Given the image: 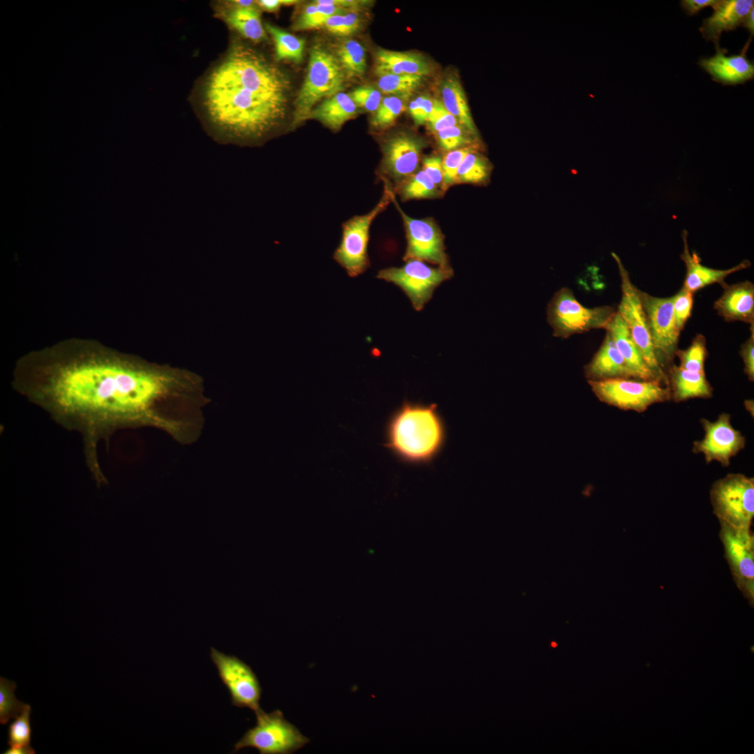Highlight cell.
<instances>
[{"mask_svg": "<svg viewBox=\"0 0 754 754\" xmlns=\"http://www.w3.org/2000/svg\"><path fill=\"white\" fill-rule=\"evenodd\" d=\"M345 75L337 58L320 45L313 47L307 73L295 101L292 126L306 120L321 99L341 92Z\"/></svg>", "mask_w": 754, "mask_h": 754, "instance_id": "277c9868", "label": "cell"}, {"mask_svg": "<svg viewBox=\"0 0 754 754\" xmlns=\"http://www.w3.org/2000/svg\"><path fill=\"white\" fill-rule=\"evenodd\" d=\"M231 6L221 13L226 22L244 38L254 42L265 38L266 34L263 25L260 10L253 6H242L233 1Z\"/></svg>", "mask_w": 754, "mask_h": 754, "instance_id": "4316f807", "label": "cell"}, {"mask_svg": "<svg viewBox=\"0 0 754 754\" xmlns=\"http://www.w3.org/2000/svg\"><path fill=\"white\" fill-rule=\"evenodd\" d=\"M440 147L445 151H452L475 143L474 137L462 126L457 125L437 133Z\"/></svg>", "mask_w": 754, "mask_h": 754, "instance_id": "f35d334b", "label": "cell"}, {"mask_svg": "<svg viewBox=\"0 0 754 754\" xmlns=\"http://www.w3.org/2000/svg\"><path fill=\"white\" fill-rule=\"evenodd\" d=\"M740 355L744 364V372L751 381L754 380V324L751 325V335L742 344Z\"/></svg>", "mask_w": 754, "mask_h": 754, "instance_id": "f6af8a7d", "label": "cell"}, {"mask_svg": "<svg viewBox=\"0 0 754 754\" xmlns=\"http://www.w3.org/2000/svg\"><path fill=\"white\" fill-rule=\"evenodd\" d=\"M641 298L655 353L663 369L672 361L678 349L680 331L674 322V295L658 297L641 290Z\"/></svg>", "mask_w": 754, "mask_h": 754, "instance_id": "5bb4252c", "label": "cell"}, {"mask_svg": "<svg viewBox=\"0 0 754 754\" xmlns=\"http://www.w3.org/2000/svg\"><path fill=\"white\" fill-rule=\"evenodd\" d=\"M753 6V0H718L712 7V15L704 19L700 32L706 40L713 42L716 49L719 50L722 33L742 25Z\"/></svg>", "mask_w": 754, "mask_h": 754, "instance_id": "d6986e66", "label": "cell"}, {"mask_svg": "<svg viewBox=\"0 0 754 754\" xmlns=\"http://www.w3.org/2000/svg\"><path fill=\"white\" fill-rule=\"evenodd\" d=\"M350 96L357 106L371 112L377 110L383 100L380 91L370 86L359 87Z\"/></svg>", "mask_w": 754, "mask_h": 754, "instance_id": "7bdbcfd3", "label": "cell"}, {"mask_svg": "<svg viewBox=\"0 0 754 754\" xmlns=\"http://www.w3.org/2000/svg\"><path fill=\"white\" fill-rule=\"evenodd\" d=\"M723 293L714 302L718 314L727 322L754 324V285L749 281L722 286Z\"/></svg>", "mask_w": 754, "mask_h": 754, "instance_id": "44dd1931", "label": "cell"}, {"mask_svg": "<svg viewBox=\"0 0 754 754\" xmlns=\"http://www.w3.org/2000/svg\"><path fill=\"white\" fill-rule=\"evenodd\" d=\"M440 89L442 103L445 109L457 119L461 126L474 137H477L478 132L459 81L454 77H448L443 80Z\"/></svg>", "mask_w": 754, "mask_h": 754, "instance_id": "83f0119b", "label": "cell"}, {"mask_svg": "<svg viewBox=\"0 0 754 754\" xmlns=\"http://www.w3.org/2000/svg\"><path fill=\"white\" fill-rule=\"evenodd\" d=\"M401 193L404 199H419L435 197L438 191L431 179L420 170L404 185Z\"/></svg>", "mask_w": 754, "mask_h": 754, "instance_id": "8d00e7d4", "label": "cell"}, {"mask_svg": "<svg viewBox=\"0 0 754 754\" xmlns=\"http://www.w3.org/2000/svg\"><path fill=\"white\" fill-rule=\"evenodd\" d=\"M35 751L29 746H10L3 752V754H34Z\"/></svg>", "mask_w": 754, "mask_h": 754, "instance_id": "816d5d0a", "label": "cell"}, {"mask_svg": "<svg viewBox=\"0 0 754 754\" xmlns=\"http://www.w3.org/2000/svg\"><path fill=\"white\" fill-rule=\"evenodd\" d=\"M675 355L679 360L681 368L690 371L705 374L704 369L707 350L706 339L702 334H697L686 349H677Z\"/></svg>", "mask_w": 754, "mask_h": 754, "instance_id": "836d02e7", "label": "cell"}, {"mask_svg": "<svg viewBox=\"0 0 754 754\" xmlns=\"http://www.w3.org/2000/svg\"><path fill=\"white\" fill-rule=\"evenodd\" d=\"M552 646H553V647H556V642H552Z\"/></svg>", "mask_w": 754, "mask_h": 754, "instance_id": "db71d44e", "label": "cell"}, {"mask_svg": "<svg viewBox=\"0 0 754 754\" xmlns=\"http://www.w3.org/2000/svg\"><path fill=\"white\" fill-rule=\"evenodd\" d=\"M423 76L408 74H387L379 76L378 87L385 94L407 97L422 84Z\"/></svg>", "mask_w": 754, "mask_h": 754, "instance_id": "1f68e13d", "label": "cell"}, {"mask_svg": "<svg viewBox=\"0 0 754 754\" xmlns=\"http://www.w3.org/2000/svg\"><path fill=\"white\" fill-rule=\"evenodd\" d=\"M605 330L611 334L616 348L635 378L665 381L646 364L627 325L617 311Z\"/></svg>", "mask_w": 754, "mask_h": 754, "instance_id": "7402d4cb", "label": "cell"}, {"mask_svg": "<svg viewBox=\"0 0 754 754\" xmlns=\"http://www.w3.org/2000/svg\"><path fill=\"white\" fill-rule=\"evenodd\" d=\"M295 3L296 1L292 0H260L256 1L260 8L268 12H274L283 5H290Z\"/></svg>", "mask_w": 754, "mask_h": 754, "instance_id": "f907efd6", "label": "cell"}, {"mask_svg": "<svg viewBox=\"0 0 754 754\" xmlns=\"http://www.w3.org/2000/svg\"><path fill=\"white\" fill-rule=\"evenodd\" d=\"M719 537L734 583L753 604L754 599V536L751 529H739L719 521Z\"/></svg>", "mask_w": 754, "mask_h": 754, "instance_id": "4fadbf2b", "label": "cell"}, {"mask_svg": "<svg viewBox=\"0 0 754 754\" xmlns=\"http://www.w3.org/2000/svg\"><path fill=\"white\" fill-rule=\"evenodd\" d=\"M256 724L249 729L235 744L233 752L253 748L260 754H290L309 742L279 709L265 713L262 709L255 712Z\"/></svg>", "mask_w": 754, "mask_h": 754, "instance_id": "8992f818", "label": "cell"}, {"mask_svg": "<svg viewBox=\"0 0 754 754\" xmlns=\"http://www.w3.org/2000/svg\"><path fill=\"white\" fill-rule=\"evenodd\" d=\"M404 109V103L399 97H385L371 119V126L376 129H385L391 126Z\"/></svg>", "mask_w": 754, "mask_h": 754, "instance_id": "d590c367", "label": "cell"}, {"mask_svg": "<svg viewBox=\"0 0 754 754\" xmlns=\"http://www.w3.org/2000/svg\"><path fill=\"white\" fill-rule=\"evenodd\" d=\"M337 59L346 75L350 78L361 77L367 68L366 52L357 40L348 39L337 47Z\"/></svg>", "mask_w": 754, "mask_h": 754, "instance_id": "f546056e", "label": "cell"}, {"mask_svg": "<svg viewBox=\"0 0 754 754\" xmlns=\"http://www.w3.org/2000/svg\"><path fill=\"white\" fill-rule=\"evenodd\" d=\"M681 238L683 249L680 258L686 269L683 288L693 293L714 283H718L723 286L726 283L725 279L727 276L748 268L751 265L748 260H744L734 267L727 269H717L706 267L701 263V259L696 252H690L686 230L682 231Z\"/></svg>", "mask_w": 754, "mask_h": 754, "instance_id": "ffe728a7", "label": "cell"}, {"mask_svg": "<svg viewBox=\"0 0 754 754\" xmlns=\"http://www.w3.org/2000/svg\"><path fill=\"white\" fill-rule=\"evenodd\" d=\"M710 500L718 521L750 530L754 517V478L730 473L711 486Z\"/></svg>", "mask_w": 754, "mask_h": 754, "instance_id": "52a82bcc", "label": "cell"}, {"mask_svg": "<svg viewBox=\"0 0 754 754\" xmlns=\"http://www.w3.org/2000/svg\"><path fill=\"white\" fill-rule=\"evenodd\" d=\"M265 28L273 38L278 61L300 63L303 59L305 42L279 27L266 24Z\"/></svg>", "mask_w": 754, "mask_h": 754, "instance_id": "f1b7e54d", "label": "cell"}, {"mask_svg": "<svg viewBox=\"0 0 754 754\" xmlns=\"http://www.w3.org/2000/svg\"><path fill=\"white\" fill-rule=\"evenodd\" d=\"M609 306L589 308L567 287L559 289L549 300L547 319L555 337L566 339L592 330L606 329L616 313Z\"/></svg>", "mask_w": 754, "mask_h": 754, "instance_id": "5b68a950", "label": "cell"}, {"mask_svg": "<svg viewBox=\"0 0 754 754\" xmlns=\"http://www.w3.org/2000/svg\"><path fill=\"white\" fill-rule=\"evenodd\" d=\"M31 707L27 704L23 711L15 718L8 726V741L10 746H29L31 739L30 725Z\"/></svg>", "mask_w": 754, "mask_h": 754, "instance_id": "74e56055", "label": "cell"}, {"mask_svg": "<svg viewBox=\"0 0 754 754\" xmlns=\"http://www.w3.org/2000/svg\"><path fill=\"white\" fill-rule=\"evenodd\" d=\"M427 123L431 131L436 133L459 124L457 119L437 99H433V108Z\"/></svg>", "mask_w": 754, "mask_h": 754, "instance_id": "b9f144b4", "label": "cell"}, {"mask_svg": "<svg viewBox=\"0 0 754 754\" xmlns=\"http://www.w3.org/2000/svg\"><path fill=\"white\" fill-rule=\"evenodd\" d=\"M347 12L348 10L334 5L313 3L306 6L294 28L296 30H307L323 27L328 17Z\"/></svg>", "mask_w": 754, "mask_h": 754, "instance_id": "d6a6232c", "label": "cell"}, {"mask_svg": "<svg viewBox=\"0 0 754 754\" xmlns=\"http://www.w3.org/2000/svg\"><path fill=\"white\" fill-rule=\"evenodd\" d=\"M660 380L616 378L603 380H589L592 392L603 403L625 411L638 413L650 406L671 398L669 386Z\"/></svg>", "mask_w": 754, "mask_h": 754, "instance_id": "ba28073f", "label": "cell"}, {"mask_svg": "<svg viewBox=\"0 0 754 754\" xmlns=\"http://www.w3.org/2000/svg\"><path fill=\"white\" fill-rule=\"evenodd\" d=\"M13 389L59 425L79 434L86 464L107 483L98 447L117 430L152 427L183 444L204 424L201 380L92 339L72 338L30 351L16 362Z\"/></svg>", "mask_w": 754, "mask_h": 754, "instance_id": "6da1fadb", "label": "cell"}, {"mask_svg": "<svg viewBox=\"0 0 754 754\" xmlns=\"http://www.w3.org/2000/svg\"><path fill=\"white\" fill-rule=\"evenodd\" d=\"M611 254L617 265L621 279V298L616 311L627 325L646 364L667 382V377L658 361L653 346L641 290L631 281L629 272L619 256L614 252Z\"/></svg>", "mask_w": 754, "mask_h": 754, "instance_id": "30bf717a", "label": "cell"}, {"mask_svg": "<svg viewBox=\"0 0 754 754\" xmlns=\"http://www.w3.org/2000/svg\"><path fill=\"white\" fill-rule=\"evenodd\" d=\"M693 293L684 288L674 295L673 310L675 325L681 332L691 316Z\"/></svg>", "mask_w": 754, "mask_h": 754, "instance_id": "60d3db41", "label": "cell"}, {"mask_svg": "<svg viewBox=\"0 0 754 754\" xmlns=\"http://www.w3.org/2000/svg\"><path fill=\"white\" fill-rule=\"evenodd\" d=\"M433 108V99L427 95H421L413 100L408 107V111L417 125L427 122Z\"/></svg>", "mask_w": 754, "mask_h": 754, "instance_id": "ee69618b", "label": "cell"}, {"mask_svg": "<svg viewBox=\"0 0 754 754\" xmlns=\"http://www.w3.org/2000/svg\"><path fill=\"white\" fill-rule=\"evenodd\" d=\"M393 192L385 182L384 192L369 212L353 216L342 224V237L334 253V259L350 277L362 274L369 266L367 246L372 221L392 200Z\"/></svg>", "mask_w": 754, "mask_h": 754, "instance_id": "9c48e42d", "label": "cell"}, {"mask_svg": "<svg viewBox=\"0 0 754 754\" xmlns=\"http://www.w3.org/2000/svg\"><path fill=\"white\" fill-rule=\"evenodd\" d=\"M375 71L378 76L387 74L428 75L431 66L421 54L380 49L375 57Z\"/></svg>", "mask_w": 754, "mask_h": 754, "instance_id": "cb8c5ba5", "label": "cell"}, {"mask_svg": "<svg viewBox=\"0 0 754 754\" xmlns=\"http://www.w3.org/2000/svg\"><path fill=\"white\" fill-rule=\"evenodd\" d=\"M704 431L702 440L693 443V452L704 454L707 464L716 461L723 466L730 464V459L746 445V438L730 422V415L722 413L717 420H700Z\"/></svg>", "mask_w": 754, "mask_h": 754, "instance_id": "9a60e30c", "label": "cell"}, {"mask_svg": "<svg viewBox=\"0 0 754 754\" xmlns=\"http://www.w3.org/2000/svg\"><path fill=\"white\" fill-rule=\"evenodd\" d=\"M323 27L327 31L334 35L343 36V14L334 15L328 17Z\"/></svg>", "mask_w": 754, "mask_h": 754, "instance_id": "681fc988", "label": "cell"}, {"mask_svg": "<svg viewBox=\"0 0 754 754\" xmlns=\"http://www.w3.org/2000/svg\"><path fill=\"white\" fill-rule=\"evenodd\" d=\"M290 82L262 54L236 43L213 67L201 90L209 133L228 144L256 143L282 124Z\"/></svg>", "mask_w": 754, "mask_h": 754, "instance_id": "7a4b0ae2", "label": "cell"}, {"mask_svg": "<svg viewBox=\"0 0 754 754\" xmlns=\"http://www.w3.org/2000/svg\"><path fill=\"white\" fill-rule=\"evenodd\" d=\"M210 658L216 667L221 681L228 690L232 704L260 710L262 688L251 667L234 656L226 655L212 647Z\"/></svg>", "mask_w": 754, "mask_h": 754, "instance_id": "7c38bea8", "label": "cell"}, {"mask_svg": "<svg viewBox=\"0 0 754 754\" xmlns=\"http://www.w3.org/2000/svg\"><path fill=\"white\" fill-rule=\"evenodd\" d=\"M357 114V105L350 94L339 92L314 108L306 119H316L337 131Z\"/></svg>", "mask_w": 754, "mask_h": 754, "instance_id": "484cf974", "label": "cell"}, {"mask_svg": "<svg viewBox=\"0 0 754 754\" xmlns=\"http://www.w3.org/2000/svg\"><path fill=\"white\" fill-rule=\"evenodd\" d=\"M406 261L402 267L379 271L377 278L399 286L413 308L420 311L431 298L435 288L452 276V270L450 267H432L418 260Z\"/></svg>", "mask_w": 754, "mask_h": 754, "instance_id": "8fae6325", "label": "cell"}, {"mask_svg": "<svg viewBox=\"0 0 754 754\" xmlns=\"http://www.w3.org/2000/svg\"><path fill=\"white\" fill-rule=\"evenodd\" d=\"M491 168L488 159L476 149L473 150L466 156L460 164L456 182L485 184L489 178Z\"/></svg>", "mask_w": 754, "mask_h": 754, "instance_id": "4dcf8cb0", "label": "cell"}, {"mask_svg": "<svg viewBox=\"0 0 754 754\" xmlns=\"http://www.w3.org/2000/svg\"><path fill=\"white\" fill-rule=\"evenodd\" d=\"M584 372L588 381L616 378H635L607 330L600 347L585 365Z\"/></svg>", "mask_w": 754, "mask_h": 754, "instance_id": "603a6c76", "label": "cell"}, {"mask_svg": "<svg viewBox=\"0 0 754 754\" xmlns=\"http://www.w3.org/2000/svg\"><path fill=\"white\" fill-rule=\"evenodd\" d=\"M343 36H350L357 32L362 24L361 18L357 11L350 10L343 14Z\"/></svg>", "mask_w": 754, "mask_h": 754, "instance_id": "7dc6e473", "label": "cell"}, {"mask_svg": "<svg viewBox=\"0 0 754 754\" xmlns=\"http://www.w3.org/2000/svg\"><path fill=\"white\" fill-rule=\"evenodd\" d=\"M753 14H754V6L751 8L750 12L748 13V15L746 16V19H745L743 24H742L744 27H746L749 31L751 36H753V34H754V17H753Z\"/></svg>", "mask_w": 754, "mask_h": 754, "instance_id": "f5cc1de1", "label": "cell"}, {"mask_svg": "<svg viewBox=\"0 0 754 754\" xmlns=\"http://www.w3.org/2000/svg\"><path fill=\"white\" fill-rule=\"evenodd\" d=\"M423 171L437 186L443 184L442 160L438 156L424 158L422 161Z\"/></svg>", "mask_w": 754, "mask_h": 754, "instance_id": "bcb514c9", "label": "cell"}, {"mask_svg": "<svg viewBox=\"0 0 754 754\" xmlns=\"http://www.w3.org/2000/svg\"><path fill=\"white\" fill-rule=\"evenodd\" d=\"M667 377L671 398L676 403L692 398H709L713 394V388L705 374L690 371L672 364Z\"/></svg>", "mask_w": 754, "mask_h": 754, "instance_id": "d4e9b609", "label": "cell"}, {"mask_svg": "<svg viewBox=\"0 0 754 754\" xmlns=\"http://www.w3.org/2000/svg\"><path fill=\"white\" fill-rule=\"evenodd\" d=\"M387 448L410 462H425L441 450L445 438L436 406L406 403L390 421Z\"/></svg>", "mask_w": 754, "mask_h": 754, "instance_id": "3957f363", "label": "cell"}, {"mask_svg": "<svg viewBox=\"0 0 754 754\" xmlns=\"http://www.w3.org/2000/svg\"><path fill=\"white\" fill-rule=\"evenodd\" d=\"M16 683L0 677V723L6 724L11 718H17L27 704L19 701L15 696Z\"/></svg>", "mask_w": 754, "mask_h": 754, "instance_id": "e575fe53", "label": "cell"}, {"mask_svg": "<svg viewBox=\"0 0 754 754\" xmlns=\"http://www.w3.org/2000/svg\"><path fill=\"white\" fill-rule=\"evenodd\" d=\"M718 0H682L681 6L688 15H693L707 6L713 7Z\"/></svg>", "mask_w": 754, "mask_h": 754, "instance_id": "c3c4849f", "label": "cell"}, {"mask_svg": "<svg viewBox=\"0 0 754 754\" xmlns=\"http://www.w3.org/2000/svg\"><path fill=\"white\" fill-rule=\"evenodd\" d=\"M392 200L397 205L406 227L408 243L404 259L427 260L441 267H450L445 252L443 237L435 223L427 219L409 217L399 207L394 194Z\"/></svg>", "mask_w": 754, "mask_h": 754, "instance_id": "2e32d148", "label": "cell"}, {"mask_svg": "<svg viewBox=\"0 0 754 754\" xmlns=\"http://www.w3.org/2000/svg\"><path fill=\"white\" fill-rule=\"evenodd\" d=\"M424 147L422 138L407 132H398L387 138L383 146V179L400 180L413 174Z\"/></svg>", "mask_w": 754, "mask_h": 754, "instance_id": "e0dca14e", "label": "cell"}, {"mask_svg": "<svg viewBox=\"0 0 754 754\" xmlns=\"http://www.w3.org/2000/svg\"><path fill=\"white\" fill-rule=\"evenodd\" d=\"M475 146H468L448 151L442 160L443 184L446 189L456 182L457 170L466 156L476 149Z\"/></svg>", "mask_w": 754, "mask_h": 754, "instance_id": "ab89813d", "label": "cell"}, {"mask_svg": "<svg viewBox=\"0 0 754 754\" xmlns=\"http://www.w3.org/2000/svg\"><path fill=\"white\" fill-rule=\"evenodd\" d=\"M749 43L738 54L727 56L726 50H716L715 55L700 59L698 64L714 81L723 85L745 83L754 77L753 61L746 57Z\"/></svg>", "mask_w": 754, "mask_h": 754, "instance_id": "ac0fdd59", "label": "cell"}]
</instances>
